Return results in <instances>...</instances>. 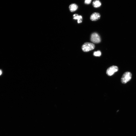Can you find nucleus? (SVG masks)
<instances>
[{
	"instance_id": "nucleus-1",
	"label": "nucleus",
	"mask_w": 136,
	"mask_h": 136,
	"mask_svg": "<svg viewBox=\"0 0 136 136\" xmlns=\"http://www.w3.org/2000/svg\"><path fill=\"white\" fill-rule=\"evenodd\" d=\"M95 48L94 44L89 42H86L82 46V50L85 52H88L93 50Z\"/></svg>"
},
{
	"instance_id": "nucleus-2",
	"label": "nucleus",
	"mask_w": 136,
	"mask_h": 136,
	"mask_svg": "<svg viewBox=\"0 0 136 136\" xmlns=\"http://www.w3.org/2000/svg\"><path fill=\"white\" fill-rule=\"evenodd\" d=\"M132 75L130 72H125L123 75L121 79V81L123 84H125L130 81L131 79Z\"/></svg>"
},
{
	"instance_id": "nucleus-3",
	"label": "nucleus",
	"mask_w": 136,
	"mask_h": 136,
	"mask_svg": "<svg viewBox=\"0 0 136 136\" xmlns=\"http://www.w3.org/2000/svg\"><path fill=\"white\" fill-rule=\"evenodd\" d=\"M91 42L95 44H98L101 42V39L97 33H94L91 35Z\"/></svg>"
},
{
	"instance_id": "nucleus-4",
	"label": "nucleus",
	"mask_w": 136,
	"mask_h": 136,
	"mask_svg": "<svg viewBox=\"0 0 136 136\" xmlns=\"http://www.w3.org/2000/svg\"><path fill=\"white\" fill-rule=\"evenodd\" d=\"M118 70V68L117 66H113L108 68L107 71V74L109 76L113 75Z\"/></svg>"
},
{
	"instance_id": "nucleus-5",
	"label": "nucleus",
	"mask_w": 136,
	"mask_h": 136,
	"mask_svg": "<svg viewBox=\"0 0 136 136\" xmlns=\"http://www.w3.org/2000/svg\"><path fill=\"white\" fill-rule=\"evenodd\" d=\"M101 15L99 13L97 12H94L91 15L90 19L92 21H96L100 18Z\"/></svg>"
},
{
	"instance_id": "nucleus-6",
	"label": "nucleus",
	"mask_w": 136,
	"mask_h": 136,
	"mask_svg": "<svg viewBox=\"0 0 136 136\" xmlns=\"http://www.w3.org/2000/svg\"><path fill=\"white\" fill-rule=\"evenodd\" d=\"M78 8V5L75 3H73L69 5V8L71 12H73L77 11Z\"/></svg>"
},
{
	"instance_id": "nucleus-7",
	"label": "nucleus",
	"mask_w": 136,
	"mask_h": 136,
	"mask_svg": "<svg viewBox=\"0 0 136 136\" xmlns=\"http://www.w3.org/2000/svg\"><path fill=\"white\" fill-rule=\"evenodd\" d=\"M92 4L94 7L97 8L101 6V2L99 0H95L93 2Z\"/></svg>"
},
{
	"instance_id": "nucleus-8",
	"label": "nucleus",
	"mask_w": 136,
	"mask_h": 136,
	"mask_svg": "<svg viewBox=\"0 0 136 136\" xmlns=\"http://www.w3.org/2000/svg\"><path fill=\"white\" fill-rule=\"evenodd\" d=\"M74 19L77 20V22L78 24L82 22V17L80 15L77 14H75L73 15Z\"/></svg>"
},
{
	"instance_id": "nucleus-9",
	"label": "nucleus",
	"mask_w": 136,
	"mask_h": 136,
	"mask_svg": "<svg viewBox=\"0 0 136 136\" xmlns=\"http://www.w3.org/2000/svg\"><path fill=\"white\" fill-rule=\"evenodd\" d=\"M94 55L96 57H100L101 55V53L100 51H95L94 53Z\"/></svg>"
},
{
	"instance_id": "nucleus-10",
	"label": "nucleus",
	"mask_w": 136,
	"mask_h": 136,
	"mask_svg": "<svg viewBox=\"0 0 136 136\" xmlns=\"http://www.w3.org/2000/svg\"><path fill=\"white\" fill-rule=\"evenodd\" d=\"M92 0H85V3L86 4H90Z\"/></svg>"
},
{
	"instance_id": "nucleus-11",
	"label": "nucleus",
	"mask_w": 136,
	"mask_h": 136,
	"mask_svg": "<svg viewBox=\"0 0 136 136\" xmlns=\"http://www.w3.org/2000/svg\"><path fill=\"white\" fill-rule=\"evenodd\" d=\"M2 74V71L1 70H0V75H1Z\"/></svg>"
}]
</instances>
